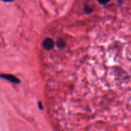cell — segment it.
Wrapping results in <instances>:
<instances>
[{"label": "cell", "instance_id": "2", "mask_svg": "<svg viewBox=\"0 0 131 131\" xmlns=\"http://www.w3.org/2000/svg\"><path fill=\"white\" fill-rule=\"evenodd\" d=\"M0 77L2 78H5V79L8 80L10 81V82H13V83H18L19 82V80L13 75H9V74H2L0 75Z\"/></svg>", "mask_w": 131, "mask_h": 131}, {"label": "cell", "instance_id": "4", "mask_svg": "<svg viewBox=\"0 0 131 131\" xmlns=\"http://www.w3.org/2000/svg\"><path fill=\"white\" fill-rule=\"evenodd\" d=\"M3 1H5V2H10V1H12L13 0H3Z\"/></svg>", "mask_w": 131, "mask_h": 131}, {"label": "cell", "instance_id": "3", "mask_svg": "<svg viewBox=\"0 0 131 131\" xmlns=\"http://www.w3.org/2000/svg\"><path fill=\"white\" fill-rule=\"evenodd\" d=\"M98 2L100 4H102V5H104V4L107 3L110 0H97Z\"/></svg>", "mask_w": 131, "mask_h": 131}, {"label": "cell", "instance_id": "1", "mask_svg": "<svg viewBox=\"0 0 131 131\" xmlns=\"http://www.w3.org/2000/svg\"><path fill=\"white\" fill-rule=\"evenodd\" d=\"M42 45H43V47L44 48V49H46V50H51L54 47L55 42L53 39L48 37L43 41Z\"/></svg>", "mask_w": 131, "mask_h": 131}]
</instances>
